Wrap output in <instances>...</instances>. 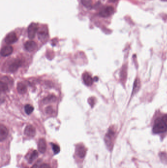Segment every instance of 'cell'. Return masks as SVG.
Here are the masks:
<instances>
[{
	"label": "cell",
	"instance_id": "6da1fadb",
	"mask_svg": "<svg viewBox=\"0 0 167 168\" xmlns=\"http://www.w3.org/2000/svg\"><path fill=\"white\" fill-rule=\"evenodd\" d=\"M152 131L155 134H160L167 131V115L159 116L155 118L154 122Z\"/></svg>",
	"mask_w": 167,
	"mask_h": 168
},
{
	"label": "cell",
	"instance_id": "7a4b0ae2",
	"mask_svg": "<svg viewBox=\"0 0 167 168\" xmlns=\"http://www.w3.org/2000/svg\"><path fill=\"white\" fill-rule=\"evenodd\" d=\"M114 132L112 130H109L106 135H105V144L106 145L107 148L109 150L112 149L113 146V140L114 137Z\"/></svg>",
	"mask_w": 167,
	"mask_h": 168
},
{
	"label": "cell",
	"instance_id": "3957f363",
	"mask_svg": "<svg viewBox=\"0 0 167 168\" xmlns=\"http://www.w3.org/2000/svg\"><path fill=\"white\" fill-rule=\"evenodd\" d=\"M114 12V9L111 6H106L102 8L100 11V15L102 17H107L112 15Z\"/></svg>",
	"mask_w": 167,
	"mask_h": 168
},
{
	"label": "cell",
	"instance_id": "277c9868",
	"mask_svg": "<svg viewBox=\"0 0 167 168\" xmlns=\"http://www.w3.org/2000/svg\"><path fill=\"white\" fill-rule=\"evenodd\" d=\"M38 31V25L36 23H33L29 25L28 29V37L29 39L34 38L36 34Z\"/></svg>",
	"mask_w": 167,
	"mask_h": 168
},
{
	"label": "cell",
	"instance_id": "5b68a950",
	"mask_svg": "<svg viewBox=\"0 0 167 168\" xmlns=\"http://www.w3.org/2000/svg\"><path fill=\"white\" fill-rule=\"evenodd\" d=\"M22 62L20 59H16L10 64L8 67V71L11 73L15 72L19 67L22 65Z\"/></svg>",
	"mask_w": 167,
	"mask_h": 168
},
{
	"label": "cell",
	"instance_id": "8992f818",
	"mask_svg": "<svg viewBox=\"0 0 167 168\" xmlns=\"http://www.w3.org/2000/svg\"><path fill=\"white\" fill-rule=\"evenodd\" d=\"M18 40L17 36L14 32H11L7 34L5 38V42L8 44H11L14 43Z\"/></svg>",
	"mask_w": 167,
	"mask_h": 168
},
{
	"label": "cell",
	"instance_id": "52a82bcc",
	"mask_svg": "<svg viewBox=\"0 0 167 168\" xmlns=\"http://www.w3.org/2000/svg\"><path fill=\"white\" fill-rule=\"evenodd\" d=\"M25 48L28 51L32 52L37 48V44L33 41H28L25 43Z\"/></svg>",
	"mask_w": 167,
	"mask_h": 168
},
{
	"label": "cell",
	"instance_id": "ba28073f",
	"mask_svg": "<svg viewBox=\"0 0 167 168\" xmlns=\"http://www.w3.org/2000/svg\"><path fill=\"white\" fill-rule=\"evenodd\" d=\"M24 133L29 137H34L36 133L35 129L33 125H29L25 128Z\"/></svg>",
	"mask_w": 167,
	"mask_h": 168
},
{
	"label": "cell",
	"instance_id": "9c48e42d",
	"mask_svg": "<svg viewBox=\"0 0 167 168\" xmlns=\"http://www.w3.org/2000/svg\"><path fill=\"white\" fill-rule=\"evenodd\" d=\"M8 131L7 128L3 125H0V141L2 142L5 140L8 137Z\"/></svg>",
	"mask_w": 167,
	"mask_h": 168
},
{
	"label": "cell",
	"instance_id": "30bf717a",
	"mask_svg": "<svg viewBox=\"0 0 167 168\" xmlns=\"http://www.w3.org/2000/svg\"><path fill=\"white\" fill-rule=\"evenodd\" d=\"M13 51V48L11 46H6L3 47L1 50V55L3 57H7L11 55Z\"/></svg>",
	"mask_w": 167,
	"mask_h": 168
},
{
	"label": "cell",
	"instance_id": "8fae6325",
	"mask_svg": "<svg viewBox=\"0 0 167 168\" xmlns=\"http://www.w3.org/2000/svg\"><path fill=\"white\" fill-rule=\"evenodd\" d=\"M48 31L46 28H42L38 33V37L41 41H44L48 38Z\"/></svg>",
	"mask_w": 167,
	"mask_h": 168
},
{
	"label": "cell",
	"instance_id": "7c38bea8",
	"mask_svg": "<svg viewBox=\"0 0 167 168\" xmlns=\"http://www.w3.org/2000/svg\"><path fill=\"white\" fill-rule=\"evenodd\" d=\"M38 148L39 152L41 153H45L47 149V145L46 142L44 139L41 138L39 140Z\"/></svg>",
	"mask_w": 167,
	"mask_h": 168
},
{
	"label": "cell",
	"instance_id": "4fadbf2b",
	"mask_svg": "<svg viewBox=\"0 0 167 168\" xmlns=\"http://www.w3.org/2000/svg\"><path fill=\"white\" fill-rule=\"evenodd\" d=\"M82 78L84 84L87 86H91L93 83V80L89 73L85 72L82 75Z\"/></svg>",
	"mask_w": 167,
	"mask_h": 168
},
{
	"label": "cell",
	"instance_id": "5bb4252c",
	"mask_svg": "<svg viewBox=\"0 0 167 168\" xmlns=\"http://www.w3.org/2000/svg\"><path fill=\"white\" fill-rule=\"evenodd\" d=\"M77 153L80 158H82L85 157L86 153V149L84 146L79 145L77 146Z\"/></svg>",
	"mask_w": 167,
	"mask_h": 168
},
{
	"label": "cell",
	"instance_id": "9a60e30c",
	"mask_svg": "<svg viewBox=\"0 0 167 168\" xmlns=\"http://www.w3.org/2000/svg\"><path fill=\"white\" fill-rule=\"evenodd\" d=\"M17 90L20 94H24L27 91L26 85L23 82H19L17 84Z\"/></svg>",
	"mask_w": 167,
	"mask_h": 168
},
{
	"label": "cell",
	"instance_id": "2e32d148",
	"mask_svg": "<svg viewBox=\"0 0 167 168\" xmlns=\"http://www.w3.org/2000/svg\"><path fill=\"white\" fill-rule=\"evenodd\" d=\"M38 157V152L37 150H34L31 153V155L29 156V163H32Z\"/></svg>",
	"mask_w": 167,
	"mask_h": 168
},
{
	"label": "cell",
	"instance_id": "e0dca14e",
	"mask_svg": "<svg viewBox=\"0 0 167 168\" xmlns=\"http://www.w3.org/2000/svg\"><path fill=\"white\" fill-rule=\"evenodd\" d=\"M34 110V108L31 105L27 104L25 106V111L27 115H30Z\"/></svg>",
	"mask_w": 167,
	"mask_h": 168
},
{
	"label": "cell",
	"instance_id": "ac0fdd59",
	"mask_svg": "<svg viewBox=\"0 0 167 168\" xmlns=\"http://www.w3.org/2000/svg\"><path fill=\"white\" fill-rule=\"evenodd\" d=\"M82 5L87 8H91L92 6V0H81Z\"/></svg>",
	"mask_w": 167,
	"mask_h": 168
},
{
	"label": "cell",
	"instance_id": "d6986e66",
	"mask_svg": "<svg viewBox=\"0 0 167 168\" xmlns=\"http://www.w3.org/2000/svg\"><path fill=\"white\" fill-rule=\"evenodd\" d=\"M0 88H1V92H6L8 90V84H6V83H5V82L1 81V84H0Z\"/></svg>",
	"mask_w": 167,
	"mask_h": 168
},
{
	"label": "cell",
	"instance_id": "ffe728a7",
	"mask_svg": "<svg viewBox=\"0 0 167 168\" xmlns=\"http://www.w3.org/2000/svg\"><path fill=\"white\" fill-rule=\"evenodd\" d=\"M51 146L53 148V151L54 154H57L60 151V147L55 144L51 143Z\"/></svg>",
	"mask_w": 167,
	"mask_h": 168
},
{
	"label": "cell",
	"instance_id": "44dd1931",
	"mask_svg": "<svg viewBox=\"0 0 167 168\" xmlns=\"http://www.w3.org/2000/svg\"><path fill=\"white\" fill-rule=\"evenodd\" d=\"M39 168H51V167L47 164L44 163L41 164Z\"/></svg>",
	"mask_w": 167,
	"mask_h": 168
},
{
	"label": "cell",
	"instance_id": "7402d4cb",
	"mask_svg": "<svg viewBox=\"0 0 167 168\" xmlns=\"http://www.w3.org/2000/svg\"><path fill=\"white\" fill-rule=\"evenodd\" d=\"M46 112H47L48 113H51V112H53L52 107H48L47 108Z\"/></svg>",
	"mask_w": 167,
	"mask_h": 168
},
{
	"label": "cell",
	"instance_id": "603a6c76",
	"mask_svg": "<svg viewBox=\"0 0 167 168\" xmlns=\"http://www.w3.org/2000/svg\"><path fill=\"white\" fill-rule=\"evenodd\" d=\"M37 165H36V164H34V165H33V166L31 168H37Z\"/></svg>",
	"mask_w": 167,
	"mask_h": 168
},
{
	"label": "cell",
	"instance_id": "cb8c5ba5",
	"mask_svg": "<svg viewBox=\"0 0 167 168\" xmlns=\"http://www.w3.org/2000/svg\"><path fill=\"white\" fill-rule=\"evenodd\" d=\"M110 1H111V2H115V1H116V0H110Z\"/></svg>",
	"mask_w": 167,
	"mask_h": 168
}]
</instances>
